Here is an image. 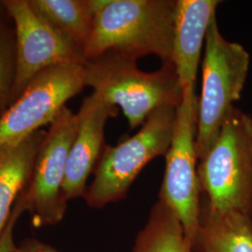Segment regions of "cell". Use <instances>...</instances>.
Segmentation results:
<instances>
[{"instance_id":"cell-8","label":"cell","mask_w":252,"mask_h":252,"mask_svg":"<svg viewBox=\"0 0 252 252\" xmlns=\"http://www.w3.org/2000/svg\"><path fill=\"white\" fill-rule=\"evenodd\" d=\"M84 88L83 63H64L40 73L0 117V148L51 125Z\"/></svg>"},{"instance_id":"cell-10","label":"cell","mask_w":252,"mask_h":252,"mask_svg":"<svg viewBox=\"0 0 252 252\" xmlns=\"http://www.w3.org/2000/svg\"><path fill=\"white\" fill-rule=\"evenodd\" d=\"M119 109L96 94L82 100L77 113L78 129L69 150L63 184V198H84L87 180L94 173L105 148V126L109 118L116 117Z\"/></svg>"},{"instance_id":"cell-19","label":"cell","mask_w":252,"mask_h":252,"mask_svg":"<svg viewBox=\"0 0 252 252\" xmlns=\"http://www.w3.org/2000/svg\"><path fill=\"white\" fill-rule=\"evenodd\" d=\"M13 26L9 11L4 4V0H0V36L3 33Z\"/></svg>"},{"instance_id":"cell-5","label":"cell","mask_w":252,"mask_h":252,"mask_svg":"<svg viewBox=\"0 0 252 252\" xmlns=\"http://www.w3.org/2000/svg\"><path fill=\"white\" fill-rule=\"evenodd\" d=\"M177 107L165 106L150 115L135 135L114 146H105L84 199L102 208L126 198L132 183L154 158L167 153L174 132Z\"/></svg>"},{"instance_id":"cell-7","label":"cell","mask_w":252,"mask_h":252,"mask_svg":"<svg viewBox=\"0 0 252 252\" xmlns=\"http://www.w3.org/2000/svg\"><path fill=\"white\" fill-rule=\"evenodd\" d=\"M77 129V114L64 107L46 131L29 182L19 197L26 211L32 214L35 226L55 225L65 214L67 202L63 198V180Z\"/></svg>"},{"instance_id":"cell-18","label":"cell","mask_w":252,"mask_h":252,"mask_svg":"<svg viewBox=\"0 0 252 252\" xmlns=\"http://www.w3.org/2000/svg\"><path fill=\"white\" fill-rule=\"evenodd\" d=\"M12 252H59L52 246L41 242L36 238H27L20 245H16Z\"/></svg>"},{"instance_id":"cell-11","label":"cell","mask_w":252,"mask_h":252,"mask_svg":"<svg viewBox=\"0 0 252 252\" xmlns=\"http://www.w3.org/2000/svg\"><path fill=\"white\" fill-rule=\"evenodd\" d=\"M220 3L218 0L176 1L172 63L183 93L195 90L202 49Z\"/></svg>"},{"instance_id":"cell-13","label":"cell","mask_w":252,"mask_h":252,"mask_svg":"<svg viewBox=\"0 0 252 252\" xmlns=\"http://www.w3.org/2000/svg\"><path fill=\"white\" fill-rule=\"evenodd\" d=\"M192 251L252 252V217L239 212H220L201 202L199 227Z\"/></svg>"},{"instance_id":"cell-3","label":"cell","mask_w":252,"mask_h":252,"mask_svg":"<svg viewBox=\"0 0 252 252\" xmlns=\"http://www.w3.org/2000/svg\"><path fill=\"white\" fill-rule=\"evenodd\" d=\"M208 207L252 217V118L234 107L197 164Z\"/></svg>"},{"instance_id":"cell-2","label":"cell","mask_w":252,"mask_h":252,"mask_svg":"<svg viewBox=\"0 0 252 252\" xmlns=\"http://www.w3.org/2000/svg\"><path fill=\"white\" fill-rule=\"evenodd\" d=\"M84 84L102 99L120 108L131 130L143 126L156 109L178 107L183 92L172 62L145 72L137 60L116 52H107L83 63Z\"/></svg>"},{"instance_id":"cell-4","label":"cell","mask_w":252,"mask_h":252,"mask_svg":"<svg viewBox=\"0 0 252 252\" xmlns=\"http://www.w3.org/2000/svg\"><path fill=\"white\" fill-rule=\"evenodd\" d=\"M251 64L243 46L221 35L217 18L208 28L202 63L195 147L200 160L214 142L234 103L241 99Z\"/></svg>"},{"instance_id":"cell-15","label":"cell","mask_w":252,"mask_h":252,"mask_svg":"<svg viewBox=\"0 0 252 252\" xmlns=\"http://www.w3.org/2000/svg\"><path fill=\"white\" fill-rule=\"evenodd\" d=\"M179 218L162 201L153 205L135 238L134 252H192Z\"/></svg>"},{"instance_id":"cell-17","label":"cell","mask_w":252,"mask_h":252,"mask_svg":"<svg viewBox=\"0 0 252 252\" xmlns=\"http://www.w3.org/2000/svg\"><path fill=\"white\" fill-rule=\"evenodd\" d=\"M26 211L25 207L22 205V203L17 201L15 207L13 208L12 214L9 219L7 227L5 228L3 234L0 237V252H12L16 245L14 243L13 239V233H14V227L18 220L19 218Z\"/></svg>"},{"instance_id":"cell-16","label":"cell","mask_w":252,"mask_h":252,"mask_svg":"<svg viewBox=\"0 0 252 252\" xmlns=\"http://www.w3.org/2000/svg\"><path fill=\"white\" fill-rule=\"evenodd\" d=\"M15 70V35L12 26L0 36V117L11 105Z\"/></svg>"},{"instance_id":"cell-1","label":"cell","mask_w":252,"mask_h":252,"mask_svg":"<svg viewBox=\"0 0 252 252\" xmlns=\"http://www.w3.org/2000/svg\"><path fill=\"white\" fill-rule=\"evenodd\" d=\"M177 0H93L94 18L85 60L116 52L138 60L155 55L172 62Z\"/></svg>"},{"instance_id":"cell-9","label":"cell","mask_w":252,"mask_h":252,"mask_svg":"<svg viewBox=\"0 0 252 252\" xmlns=\"http://www.w3.org/2000/svg\"><path fill=\"white\" fill-rule=\"evenodd\" d=\"M15 35V81L11 104L40 73L64 63H83L81 49L40 17L28 0H4Z\"/></svg>"},{"instance_id":"cell-6","label":"cell","mask_w":252,"mask_h":252,"mask_svg":"<svg viewBox=\"0 0 252 252\" xmlns=\"http://www.w3.org/2000/svg\"><path fill=\"white\" fill-rule=\"evenodd\" d=\"M198 96L195 90L183 93L177 107L170 147L165 153V171L159 199L177 215L191 247L201 213L195 139Z\"/></svg>"},{"instance_id":"cell-14","label":"cell","mask_w":252,"mask_h":252,"mask_svg":"<svg viewBox=\"0 0 252 252\" xmlns=\"http://www.w3.org/2000/svg\"><path fill=\"white\" fill-rule=\"evenodd\" d=\"M46 22L70 38L83 54L94 18L93 0H28Z\"/></svg>"},{"instance_id":"cell-12","label":"cell","mask_w":252,"mask_h":252,"mask_svg":"<svg viewBox=\"0 0 252 252\" xmlns=\"http://www.w3.org/2000/svg\"><path fill=\"white\" fill-rule=\"evenodd\" d=\"M45 135L46 131L40 129L19 142L0 148V237L27 188Z\"/></svg>"}]
</instances>
